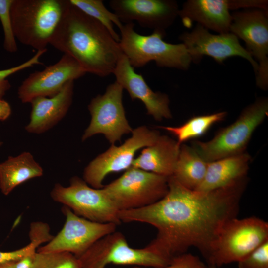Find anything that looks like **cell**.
I'll list each match as a JSON object with an SVG mask.
<instances>
[{
  "instance_id": "1",
  "label": "cell",
  "mask_w": 268,
  "mask_h": 268,
  "mask_svg": "<svg viewBox=\"0 0 268 268\" xmlns=\"http://www.w3.org/2000/svg\"><path fill=\"white\" fill-rule=\"evenodd\" d=\"M246 178L209 192L188 189L172 176L168 191L150 205L119 212L122 222H141L154 226L156 237L145 246L171 260L196 247L207 259L223 225L236 217Z\"/></svg>"
},
{
  "instance_id": "2",
  "label": "cell",
  "mask_w": 268,
  "mask_h": 268,
  "mask_svg": "<svg viewBox=\"0 0 268 268\" xmlns=\"http://www.w3.org/2000/svg\"><path fill=\"white\" fill-rule=\"evenodd\" d=\"M49 44L74 58L86 73L101 77L113 74L123 54L108 30L70 1Z\"/></svg>"
},
{
  "instance_id": "3",
  "label": "cell",
  "mask_w": 268,
  "mask_h": 268,
  "mask_svg": "<svg viewBox=\"0 0 268 268\" xmlns=\"http://www.w3.org/2000/svg\"><path fill=\"white\" fill-rule=\"evenodd\" d=\"M69 0H13L10 13L15 38L37 51L47 49Z\"/></svg>"
},
{
  "instance_id": "4",
  "label": "cell",
  "mask_w": 268,
  "mask_h": 268,
  "mask_svg": "<svg viewBox=\"0 0 268 268\" xmlns=\"http://www.w3.org/2000/svg\"><path fill=\"white\" fill-rule=\"evenodd\" d=\"M134 23L123 24L120 29L119 44L123 54L133 68L144 66L154 61L158 67L187 70L192 62L184 45L163 40L165 35L153 31L143 35L134 30Z\"/></svg>"
},
{
  "instance_id": "5",
  "label": "cell",
  "mask_w": 268,
  "mask_h": 268,
  "mask_svg": "<svg viewBox=\"0 0 268 268\" xmlns=\"http://www.w3.org/2000/svg\"><path fill=\"white\" fill-rule=\"evenodd\" d=\"M268 113V98H258L243 110L234 123L219 131L213 138L206 142L195 141L192 147L207 162L241 154Z\"/></svg>"
},
{
  "instance_id": "6",
  "label": "cell",
  "mask_w": 268,
  "mask_h": 268,
  "mask_svg": "<svg viewBox=\"0 0 268 268\" xmlns=\"http://www.w3.org/2000/svg\"><path fill=\"white\" fill-rule=\"evenodd\" d=\"M268 240V223L259 218L236 217L222 226L206 259L219 267L238 262Z\"/></svg>"
},
{
  "instance_id": "7",
  "label": "cell",
  "mask_w": 268,
  "mask_h": 268,
  "mask_svg": "<svg viewBox=\"0 0 268 268\" xmlns=\"http://www.w3.org/2000/svg\"><path fill=\"white\" fill-rule=\"evenodd\" d=\"M50 196L55 201L89 220L117 226L121 223L119 211L104 189L93 188L78 176L71 178L67 187L55 184Z\"/></svg>"
},
{
  "instance_id": "8",
  "label": "cell",
  "mask_w": 268,
  "mask_h": 268,
  "mask_svg": "<svg viewBox=\"0 0 268 268\" xmlns=\"http://www.w3.org/2000/svg\"><path fill=\"white\" fill-rule=\"evenodd\" d=\"M103 188L119 211L138 209L166 195L168 177L131 167Z\"/></svg>"
},
{
  "instance_id": "9",
  "label": "cell",
  "mask_w": 268,
  "mask_h": 268,
  "mask_svg": "<svg viewBox=\"0 0 268 268\" xmlns=\"http://www.w3.org/2000/svg\"><path fill=\"white\" fill-rule=\"evenodd\" d=\"M131 136L120 146L115 144L92 160L85 168L83 179L91 187L100 189L110 173L127 170L132 167L135 153L140 149L154 144L160 133L146 126L133 130Z\"/></svg>"
},
{
  "instance_id": "10",
  "label": "cell",
  "mask_w": 268,
  "mask_h": 268,
  "mask_svg": "<svg viewBox=\"0 0 268 268\" xmlns=\"http://www.w3.org/2000/svg\"><path fill=\"white\" fill-rule=\"evenodd\" d=\"M123 90L115 81L107 87L104 94L92 99L88 106L91 121L82 136V141L102 134L113 145L120 141L124 134L132 133L133 129L126 118L123 104Z\"/></svg>"
},
{
  "instance_id": "11",
  "label": "cell",
  "mask_w": 268,
  "mask_h": 268,
  "mask_svg": "<svg viewBox=\"0 0 268 268\" xmlns=\"http://www.w3.org/2000/svg\"><path fill=\"white\" fill-rule=\"evenodd\" d=\"M229 32L244 41L246 49L258 64L257 86L268 87V11L255 8L231 14Z\"/></svg>"
},
{
  "instance_id": "12",
  "label": "cell",
  "mask_w": 268,
  "mask_h": 268,
  "mask_svg": "<svg viewBox=\"0 0 268 268\" xmlns=\"http://www.w3.org/2000/svg\"><path fill=\"white\" fill-rule=\"evenodd\" d=\"M65 222L58 233L46 245L40 246L39 252H68L79 257L95 242L116 231L113 223L93 222L73 213L64 206L62 209Z\"/></svg>"
},
{
  "instance_id": "13",
  "label": "cell",
  "mask_w": 268,
  "mask_h": 268,
  "mask_svg": "<svg viewBox=\"0 0 268 268\" xmlns=\"http://www.w3.org/2000/svg\"><path fill=\"white\" fill-rule=\"evenodd\" d=\"M179 39L185 46L192 62L199 63L204 56H208L222 64L228 58L239 56L248 61L255 74L257 73L258 64L238 38L230 32L213 34L197 24L191 32L180 34Z\"/></svg>"
},
{
  "instance_id": "14",
  "label": "cell",
  "mask_w": 268,
  "mask_h": 268,
  "mask_svg": "<svg viewBox=\"0 0 268 268\" xmlns=\"http://www.w3.org/2000/svg\"><path fill=\"white\" fill-rule=\"evenodd\" d=\"M109 4L122 23L136 21L142 27L165 35L180 9L173 0H111Z\"/></svg>"
},
{
  "instance_id": "15",
  "label": "cell",
  "mask_w": 268,
  "mask_h": 268,
  "mask_svg": "<svg viewBox=\"0 0 268 268\" xmlns=\"http://www.w3.org/2000/svg\"><path fill=\"white\" fill-rule=\"evenodd\" d=\"M86 73L74 58L64 54L54 64L30 74L18 87V98L22 103H28L37 97L53 96L68 81Z\"/></svg>"
},
{
  "instance_id": "16",
  "label": "cell",
  "mask_w": 268,
  "mask_h": 268,
  "mask_svg": "<svg viewBox=\"0 0 268 268\" xmlns=\"http://www.w3.org/2000/svg\"><path fill=\"white\" fill-rule=\"evenodd\" d=\"M113 74L115 81L127 91L132 100L138 99L144 104L147 114L157 121L172 118L168 96L153 91L143 76L135 71L124 54L119 58Z\"/></svg>"
},
{
  "instance_id": "17",
  "label": "cell",
  "mask_w": 268,
  "mask_h": 268,
  "mask_svg": "<svg viewBox=\"0 0 268 268\" xmlns=\"http://www.w3.org/2000/svg\"><path fill=\"white\" fill-rule=\"evenodd\" d=\"M101 250L102 261L106 267L113 264L159 268L167 266L171 261L145 247L143 248L130 247L124 235L116 231L102 239Z\"/></svg>"
},
{
  "instance_id": "18",
  "label": "cell",
  "mask_w": 268,
  "mask_h": 268,
  "mask_svg": "<svg viewBox=\"0 0 268 268\" xmlns=\"http://www.w3.org/2000/svg\"><path fill=\"white\" fill-rule=\"evenodd\" d=\"M74 80L68 81L53 96L37 97L30 102V120L25 130L31 134H42L56 125L66 115L72 102Z\"/></svg>"
},
{
  "instance_id": "19",
  "label": "cell",
  "mask_w": 268,
  "mask_h": 268,
  "mask_svg": "<svg viewBox=\"0 0 268 268\" xmlns=\"http://www.w3.org/2000/svg\"><path fill=\"white\" fill-rule=\"evenodd\" d=\"M230 6L227 0H188L179 9L178 16L187 28L196 22L208 30L227 33L232 21Z\"/></svg>"
},
{
  "instance_id": "20",
  "label": "cell",
  "mask_w": 268,
  "mask_h": 268,
  "mask_svg": "<svg viewBox=\"0 0 268 268\" xmlns=\"http://www.w3.org/2000/svg\"><path fill=\"white\" fill-rule=\"evenodd\" d=\"M180 147L177 141L160 135L154 144L142 148L132 167L169 177L173 175Z\"/></svg>"
},
{
  "instance_id": "21",
  "label": "cell",
  "mask_w": 268,
  "mask_h": 268,
  "mask_svg": "<svg viewBox=\"0 0 268 268\" xmlns=\"http://www.w3.org/2000/svg\"><path fill=\"white\" fill-rule=\"evenodd\" d=\"M250 160V155L243 152L208 162L205 177L195 190L209 192L246 178Z\"/></svg>"
},
{
  "instance_id": "22",
  "label": "cell",
  "mask_w": 268,
  "mask_h": 268,
  "mask_svg": "<svg viewBox=\"0 0 268 268\" xmlns=\"http://www.w3.org/2000/svg\"><path fill=\"white\" fill-rule=\"evenodd\" d=\"M43 170L29 152H23L16 156H9L0 163V189L8 195L21 184L41 177Z\"/></svg>"
},
{
  "instance_id": "23",
  "label": "cell",
  "mask_w": 268,
  "mask_h": 268,
  "mask_svg": "<svg viewBox=\"0 0 268 268\" xmlns=\"http://www.w3.org/2000/svg\"><path fill=\"white\" fill-rule=\"evenodd\" d=\"M207 164L193 147L182 144L172 176L184 187L195 190L205 177Z\"/></svg>"
},
{
  "instance_id": "24",
  "label": "cell",
  "mask_w": 268,
  "mask_h": 268,
  "mask_svg": "<svg viewBox=\"0 0 268 268\" xmlns=\"http://www.w3.org/2000/svg\"><path fill=\"white\" fill-rule=\"evenodd\" d=\"M227 115L221 111L211 114L194 116L178 127L159 126L177 137L179 146L192 138L203 135L216 123L222 121Z\"/></svg>"
},
{
  "instance_id": "25",
  "label": "cell",
  "mask_w": 268,
  "mask_h": 268,
  "mask_svg": "<svg viewBox=\"0 0 268 268\" xmlns=\"http://www.w3.org/2000/svg\"><path fill=\"white\" fill-rule=\"evenodd\" d=\"M70 2L82 12L102 24L118 42L120 35L116 32L114 25L119 30L123 24L118 17L108 10L101 0H69Z\"/></svg>"
},
{
  "instance_id": "26",
  "label": "cell",
  "mask_w": 268,
  "mask_h": 268,
  "mask_svg": "<svg viewBox=\"0 0 268 268\" xmlns=\"http://www.w3.org/2000/svg\"><path fill=\"white\" fill-rule=\"evenodd\" d=\"M32 268H81L78 259L68 252H39L33 256Z\"/></svg>"
},
{
  "instance_id": "27",
  "label": "cell",
  "mask_w": 268,
  "mask_h": 268,
  "mask_svg": "<svg viewBox=\"0 0 268 268\" xmlns=\"http://www.w3.org/2000/svg\"><path fill=\"white\" fill-rule=\"evenodd\" d=\"M13 1V0H0V21L4 33L3 47L10 53L17 50L10 13Z\"/></svg>"
},
{
  "instance_id": "28",
  "label": "cell",
  "mask_w": 268,
  "mask_h": 268,
  "mask_svg": "<svg viewBox=\"0 0 268 268\" xmlns=\"http://www.w3.org/2000/svg\"><path fill=\"white\" fill-rule=\"evenodd\" d=\"M30 242L25 246L12 251H0V264L16 261L25 256L35 254L40 246L48 242L47 238L38 232L29 234Z\"/></svg>"
},
{
  "instance_id": "29",
  "label": "cell",
  "mask_w": 268,
  "mask_h": 268,
  "mask_svg": "<svg viewBox=\"0 0 268 268\" xmlns=\"http://www.w3.org/2000/svg\"><path fill=\"white\" fill-rule=\"evenodd\" d=\"M47 49H45L37 51L32 57L20 65L7 69L0 70V98H2L11 87L10 83L7 78L17 72L35 65L41 64L40 58L47 51Z\"/></svg>"
},
{
  "instance_id": "30",
  "label": "cell",
  "mask_w": 268,
  "mask_h": 268,
  "mask_svg": "<svg viewBox=\"0 0 268 268\" xmlns=\"http://www.w3.org/2000/svg\"><path fill=\"white\" fill-rule=\"evenodd\" d=\"M237 263L238 268H268V240Z\"/></svg>"
},
{
  "instance_id": "31",
  "label": "cell",
  "mask_w": 268,
  "mask_h": 268,
  "mask_svg": "<svg viewBox=\"0 0 268 268\" xmlns=\"http://www.w3.org/2000/svg\"><path fill=\"white\" fill-rule=\"evenodd\" d=\"M133 268H208L198 257L184 253L173 257L167 266L159 268L135 267Z\"/></svg>"
},
{
  "instance_id": "32",
  "label": "cell",
  "mask_w": 268,
  "mask_h": 268,
  "mask_svg": "<svg viewBox=\"0 0 268 268\" xmlns=\"http://www.w3.org/2000/svg\"><path fill=\"white\" fill-rule=\"evenodd\" d=\"M11 113L10 104L5 100L0 98V121L7 120Z\"/></svg>"
},
{
  "instance_id": "33",
  "label": "cell",
  "mask_w": 268,
  "mask_h": 268,
  "mask_svg": "<svg viewBox=\"0 0 268 268\" xmlns=\"http://www.w3.org/2000/svg\"><path fill=\"white\" fill-rule=\"evenodd\" d=\"M25 256L14 262L15 268H32L33 264V256Z\"/></svg>"
},
{
  "instance_id": "34",
  "label": "cell",
  "mask_w": 268,
  "mask_h": 268,
  "mask_svg": "<svg viewBox=\"0 0 268 268\" xmlns=\"http://www.w3.org/2000/svg\"><path fill=\"white\" fill-rule=\"evenodd\" d=\"M14 262H8L0 264V268H15Z\"/></svg>"
},
{
  "instance_id": "35",
  "label": "cell",
  "mask_w": 268,
  "mask_h": 268,
  "mask_svg": "<svg viewBox=\"0 0 268 268\" xmlns=\"http://www.w3.org/2000/svg\"><path fill=\"white\" fill-rule=\"evenodd\" d=\"M208 268H220V267L214 266V265H208Z\"/></svg>"
},
{
  "instance_id": "36",
  "label": "cell",
  "mask_w": 268,
  "mask_h": 268,
  "mask_svg": "<svg viewBox=\"0 0 268 268\" xmlns=\"http://www.w3.org/2000/svg\"><path fill=\"white\" fill-rule=\"evenodd\" d=\"M2 142L1 141V140H0V147L2 146Z\"/></svg>"
}]
</instances>
